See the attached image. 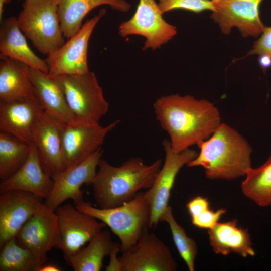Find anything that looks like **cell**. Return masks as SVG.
<instances>
[{"instance_id": "7c38bea8", "label": "cell", "mask_w": 271, "mask_h": 271, "mask_svg": "<svg viewBox=\"0 0 271 271\" xmlns=\"http://www.w3.org/2000/svg\"><path fill=\"white\" fill-rule=\"evenodd\" d=\"M55 212L60 235L56 248L63 252L64 258L76 253L106 226L70 203L61 205Z\"/></svg>"}, {"instance_id": "4316f807", "label": "cell", "mask_w": 271, "mask_h": 271, "mask_svg": "<svg viewBox=\"0 0 271 271\" xmlns=\"http://www.w3.org/2000/svg\"><path fill=\"white\" fill-rule=\"evenodd\" d=\"M31 143L8 133L0 132V178L4 181L13 175L26 161Z\"/></svg>"}, {"instance_id": "5bb4252c", "label": "cell", "mask_w": 271, "mask_h": 271, "mask_svg": "<svg viewBox=\"0 0 271 271\" xmlns=\"http://www.w3.org/2000/svg\"><path fill=\"white\" fill-rule=\"evenodd\" d=\"M22 246L31 250L44 265L47 253L59 242L58 218L55 211L44 202L16 237Z\"/></svg>"}, {"instance_id": "d6986e66", "label": "cell", "mask_w": 271, "mask_h": 271, "mask_svg": "<svg viewBox=\"0 0 271 271\" xmlns=\"http://www.w3.org/2000/svg\"><path fill=\"white\" fill-rule=\"evenodd\" d=\"M53 185V179L45 170L38 150L33 142L29 155L22 166L11 177L1 181L0 192L21 190L45 199Z\"/></svg>"}, {"instance_id": "f546056e", "label": "cell", "mask_w": 271, "mask_h": 271, "mask_svg": "<svg viewBox=\"0 0 271 271\" xmlns=\"http://www.w3.org/2000/svg\"><path fill=\"white\" fill-rule=\"evenodd\" d=\"M158 6L164 14L174 10H184L196 13L215 9V4L210 0H158Z\"/></svg>"}, {"instance_id": "8fae6325", "label": "cell", "mask_w": 271, "mask_h": 271, "mask_svg": "<svg viewBox=\"0 0 271 271\" xmlns=\"http://www.w3.org/2000/svg\"><path fill=\"white\" fill-rule=\"evenodd\" d=\"M119 121L115 120L105 126L80 122L62 124L63 170L81 162L101 148L107 134L116 127Z\"/></svg>"}, {"instance_id": "d4e9b609", "label": "cell", "mask_w": 271, "mask_h": 271, "mask_svg": "<svg viewBox=\"0 0 271 271\" xmlns=\"http://www.w3.org/2000/svg\"><path fill=\"white\" fill-rule=\"evenodd\" d=\"M117 244L112 241L108 231L102 230L89 241L87 246L64 259L74 271H100L104 258Z\"/></svg>"}, {"instance_id": "52a82bcc", "label": "cell", "mask_w": 271, "mask_h": 271, "mask_svg": "<svg viewBox=\"0 0 271 271\" xmlns=\"http://www.w3.org/2000/svg\"><path fill=\"white\" fill-rule=\"evenodd\" d=\"M163 146L165 153L164 164L152 186L144 192L150 208V229L157 225L163 213L169 206L171 190L179 171L198 154L190 148L175 153L171 149L170 141L166 139L163 141Z\"/></svg>"}, {"instance_id": "ac0fdd59", "label": "cell", "mask_w": 271, "mask_h": 271, "mask_svg": "<svg viewBox=\"0 0 271 271\" xmlns=\"http://www.w3.org/2000/svg\"><path fill=\"white\" fill-rule=\"evenodd\" d=\"M29 76L40 107L47 114L63 124L79 122L70 110L55 76L31 67Z\"/></svg>"}, {"instance_id": "ffe728a7", "label": "cell", "mask_w": 271, "mask_h": 271, "mask_svg": "<svg viewBox=\"0 0 271 271\" xmlns=\"http://www.w3.org/2000/svg\"><path fill=\"white\" fill-rule=\"evenodd\" d=\"M39 106L36 97L0 103V130L26 143L33 142V129Z\"/></svg>"}, {"instance_id": "44dd1931", "label": "cell", "mask_w": 271, "mask_h": 271, "mask_svg": "<svg viewBox=\"0 0 271 271\" xmlns=\"http://www.w3.org/2000/svg\"><path fill=\"white\" fill-rule=\"evenodd\" d=\"M0 103L36 97L29 76V66L16 59L0 56Z\"/></svg>"}, {"instance_id": "4fadbf2b", "label": "cell", "mask_w": 271, "mask_h": 271, "mask_svg": "<svg viewBox=\"0 0 271 271\" xmlns=\"http://www.w3.org/2000/svg\"><path fill=\"white\" fill-rule=\"evenodd\" d=\"M120 271H175L177 263L168 246L147 229L118 258Z\"/></svg>"}, {"instance_id": "4dcf8cb0", "label": "cell", "mask_w": 271, "mask_h": 271, "mask_svg": "<svg viewBox=\"0 0 271 271\" xmlns=\"http://www.w3.org/2000/svg\"><path fill=\"white\" fill-rule=\"evenodd\" d=\"M226 212V209L220 208L216 211L210 209L204 211L198 216L191 218L193 225L201 229H210L214 226L221 217Z\"/></svg>"}, {"instance_id": "603a6c76", "label": "cell", "mask_w": 271, "mask_h": 271, "mask_svg": "<svg viewBox=\"0 0 271 271\" xmlns=\"http://www.w3.org/2000/svg\"><path fill=\"white\" fill-rule=\"evenodd\" d=\"M208 235L216 254L227 255L233 252L243 257L255 254L248 229L239 227L236 219L217 223L208 229Z\"/></svg>"}, {"instance_id": "1f68e13d", "label": "cell", "mask_w": 271, "mask_h": 271, "mask_svg": "<svg viewBox=\"0 0 271 271\" xmlns=\"http://www.w3.org/2000/svg\"><path fill=\"white\" fill-rule=\"evenodd\" d=\"M261 36L253 45L248 55L267 54L271 56V27H264Z\"/></svg>"}, {"instance_id": "e0dca14e", "label": "cell", "mask_w": 271, "mask_h": 271, "mask_svg": "<svg viewBox=\"0 0 271 271\" xmlns=\"http://www.w3.org/2000/svg\"><path fill=\"white\" fill-rule=\"evenodd\" d=\"M62 124L47 114L40 105L33 129V143L38 150L45 171L51 176L63 170Z\"/></svg>"}, {"instance_id": "7a4b0ae2", "label": "cell", "mask_w": 271, "mask_h": 271, "mask_svg": "<svg viewBox=\"0 0 271 271\" xmlns=\"http://www.w3.org/2000/svg\"><path fill=\"white\" fill-rule=\"evenodd\" d=\"M162 163L161 159L147 165L140 158H132L117 167L101 159L92 183L94 198L99 207L119 206L133 199L140 190L149 189Z\"/></svg>"}, {"instance_id": "ba28073f", "label": "cell", "mask_w": 271, "mask_h": 271, "mask_svg": "<svg viewBox=\"0 0 271 271\" xmlns=\"http://www.w3.org/2000/svg\"><path fill=\"white\" fill-rule=\"evenodd\" d=\"M163 14L155 0H139L133 15L120 24L119 34L122 37L131 35L145 37L143 50L159 48L177 33L176 27L167 22Z\"/></svg>"}, {"instance_id": "2e32d148", "label": "cell", "mask_w": 271, "mask_h": 271, "mask_svg": "<svg viewBox=\"0 0 271 271\" xmlns=\"http://www.w3.org/2000/svg\"><path fill=\"white\" fill-rule=\"evenodd\" d=\"M42 198L29 192H1L0 247L16 237L21 228L43 203Z\"/></svg>"}, {"instance_id": "7402d4cb", "label": "cell", "mask_w": 271, "mask_h": 271, "mask_svg": "<svg viewBox=\"0 0 271 271\" xmlns=\"http://www.w3.org/2000/svg\"><path fill=\"white\" fill-rule=\"evenodd\" d=\"M18 24L17 18L2 20L0 28V56L21 61L30 67L48 73L45 60L37 56L28 46Z\"/></svg>"}, {"instance_id": "cb8c5ba5", "label": "cell", "mask_w": 271, "mask_h": 271, "mask_svg": "<svg viewBox=\"0 0 271 271\" xmlns=\"http://www.w3.org/2000/svg\"><path fill=\"white\" fill-rule=\"evenodd\" d=\"M58 14L64 37L75 35L82 26L84 17L94 8L103 5L127 12L130 5L125 0H57Z\"/></svg>"}, {"instance_id": "83f0119b", "label": "cell", "mask_w": 271, "mask_h": 271, "mask_svg": "<svg viewBox=\"0 0 271 271\" xmlns=\"http://www.w3.org/2000/svg\"><path fill=\"white\" fill-rule=\"evenodd\" d=\"M43 265L31 250L19 243L16 237L1 247V271H40Z\"/></svg>"}, {"instance_id": "836d02e7", "label": "cell", "mask_w": 271, "mask_h": 271, "mask_svg": "<svg viewBox=\"0 0 271 271\" xmlns=\"http://www.w3.org/2000/svg\"><path fill=\"white\" fill-rule=\"evenodd\" d=\"M258 62L261 69L265 72L271 67V56L267 54L259 55Z\"/></svg>"}, {"instance_id": "6da1fadb", "label": "cell", "mask_w": 271, "mask_h": 271, "mask_svg": "<svg viewBox=\"0 0 271 271\" xmlns=\"http://www.w3.org/2000/svg\"><path fill=\"white\" fill-rule=\"evenodd\" d=\"M153 108L175 153L207 140L221 124L219 111L212 103L190 95L161 97L154 102Z\"/></svg>"}, {"instance_id": "484cf974", "label": "cell", "mask_w": 271, "mask_h": 271, "mask_svg": "<svg viewBox=\"0 0 271 271\" xmlns=\"http://www.w3.org/2000/svg\"><path fill=\"white\" fill-rule=\"evenodd\" d=\"M241 183L243 194L258 206H271V155L261 166L250 167Z\"/></svg>"}, {"instance_id": "9a60e30c", "label": "cell", "mask_w": 271, "mask_h": 271, "mask_svg": "<svg viewBox=\"0 0 271 271\" xmlns=\"http://www.w3.org/2000/svg\"><path fill=\"white\" fill-rule=\"evenodd\" d=\"M263 0H222L214 4L211 18L217 23L221 32L229 34L237 27L243 37H256L264 26L259 16V6Z\"/></svg>"}, {"instance_id": "8992f818", "label": "cell", "mask_w": 271, "mask_h": 271, "mask_svg": "<svg viewBox=\"0 0 271 271\" xmlns=\"http://www.w3.org/2000/svg\"><path fill=\"white\" fill-rule=\"evenodd\" d=\"M68 105L77 119L92 125L99 124L108 112L109 103L94 72L55 76Z\"/></svg>"}, {"instance_id": "30bf717a", "label": "cell", "mask_w": 271, "mask_h": 271, "mask_svg": "<svg viewBox=\"0 0 271 271\" xmlns=\"http://www.w3.org/2000/svg\"><path fill=\"white\" fill-rule=\"evenodd\" d=\"M105 13L104 9H101L62 46L47 55L45 60L49 75L83 74L89 71L87 63L88 42L95 26Z\"/></svg>"}, {"instance_id": "9c48e42d", "label": "cell", "mask_w": 271, "mask_h": 271, "mask_svg": "<svg viewBox=\"0 0 271 271\" xmlns=\"http://www.w3.org/2000/svg\"><path fill=\"white\" fill-rule=\"evenodd\" d=\"M103 153L101 147L81 162L53 175V187L44 203L55 211L66 200L71 199L74 205L84 200L81 187L92 185Z\"/></svg>"}, {"instance_id": "3957f363", "label": "cell", "mask_w": 271, "mask_h": 271, "mask_svg": "<svg viewBox=\"0 0 271 271\" xmlns=\"http://www.w3.org/2000/svg\"><path fill=\"white\" fill-rule=\"evenodd\" d=\"M197 145L200 152L187 166H202L208 179L233 180L245 176L251 167V146L225 123H221L208 139Z\"/></svg>"}, {"instance_id": "d6a6232c", "label": "cell", "mask_w": 271, "mask_h": 271, "mask_svg": "<svg viewBox=\"0 0 271 271\" xmlns=\"http://www.w3.org/2000/svg\"><path fill=\"white\" fill-rule=\"evenodd\" d=\"M186 208L192 218L210 209V204L206 198L198 196L191 199L187 203Z\"/></svg>"}, {"instance_id": "f1b7e54d", "label": "cell", "mask_w": 271, "mask_h": 271, "mask_svg": "<svg viewBox=\"0 0 271 271\" xmlns=\"http://www.w3.org/2000/svg\"><path fill=\"white\" fill-rule=\"evenodd\" d=\"M160 221L168 224L173 241L180 257L185 262L188 270L194 271L195 259L197 253L196 243L187 235L185 229L177 222L170 206L163 213Z\"/></svg>"}, {"instance_id": "5b68a950", "label": "cell", "mask_w": 271, "mask_h": 271, "mask_svg": "<svg viewBox=\"0 0 271 271\" xmlns=\"http://www.w3.org/2000/svg\"><path fill=\"white\" fill-rule=\"evenodd\" d=\"M18 24L33 46L48 55L65 43L57 0H25Z\"/></svg>"}, {"instance_id": "277c9868", "label": "cell", "mask_w": 271, "mask_h": 271, "mask_svg": "<svg viewBox=\"0 0 271 271\" xmlns=\"http://www.w3.org/2000/svg\"><path fill=\"white\" fill-rule=\"evenodd\" d=\"M74 205L108 226L119 239L122 252L134 245L150 229V208L144 193L139 192L131 200L111 208H96L84 200Z\"/></svg>"}, {"instance_id": "8d00e7d4", "label": "cell", "mask_w": 271, "mask_h": 271, "mask_svg": "<svg viewBox=\"0 0 271 271\" xmlns=\"http://www.w3.org/2000/svg\"><path fill=\"white\" fill-rule=\"evenodd\" d=\"M210 1H211L214 4H216L221 1L222 0H210Z\"/></svg>"}, {"instance_id": "d590c367", "label": "cell", "mask_w": 271, "mask_h": 271, "mask_svg": "<svg viewBox=\"0 0 271 271\" xmlns=\"http://www.w3.org/2000/svg\"><path fill=\"white\" fill-rule=\"evenodd\" d=\"M11 0H0V20L2 21L4 12V6L5 4L11 3Z\"/></svg>"}, {"instance_id": "e575fe53", "label": "cell", "mask_w": 271, "mask_h": 271, "mask_svg": "<svg viewBox=\"0 0 271 271\" xmlns=\"http://www.w3.org/2000/svg\"><path fill=\"white\" fill-rule=\"evenodd\" d=\"M60 268L56 265L51 263H46L42 266L40 271H60Z\"/></svg>"}]
</instances>
